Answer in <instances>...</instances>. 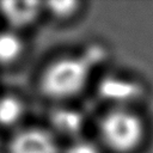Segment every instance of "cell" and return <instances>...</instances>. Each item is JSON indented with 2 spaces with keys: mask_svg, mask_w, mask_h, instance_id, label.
<instances>
[{
  "mask_svg": "<svg viewBox=\"0 0 153 153\" xmlns=\"http://www.w3.org/2000/svg\"><path fill=\"white\" fill-rule=\"evenodd\" d=\"M92 66L82 55H66L50 61L42 71L38 87L53 100H67L84 91Z\"/></svg>",
  "mask_w": 153,
  "mask_h": 153,
  "instance_id": "cell-1",
  "label": "cell"
},
{
  "mask_svg": "<svg viewBox=\"0 0 153 153\" xmlns=\"http://www.w3.org/2000/svg\"><path fill=\"white\" fill-rule=\"evenodd\" d=\"M100 145L115 153H131L137 149L146 134L142 118L128 108H112L99 121Z\"/></svg>",
  "mask_w": 153,
  "mask_h": 153,
  "instance_id": "cell-2",
  "label": "cell"
},
{
  "mask_svg": "<svg viewBox=\"0 0 153 153\" xmlns=\"http://www.w3.org/2000/svg\"><path fill=\"white\" fill-rule=\"evenodd\" d=\"M8 153H61L57 137L48 129L26 127L18 129L7 145Z\"/></svg>",
  "mask_w": 153,
  "mask_h": 153,
  "instance_id": "cell-3",
  "label": "cell"
},
{
  "mask_svg": "<svg viewBox=\"0 0 153 153\" xmlns=\"http://www.w3.org/2000/svg\"><path fill=\"white\" fill-rule=\"evenodd\" d=\"M43 12V4L37 1L0 2V17L5 20L8 29L18 32L33 25Z\"/></svg>",
  "mask_w": 153,
  "mask_h": 153,
  "instance_id": "cell-4",
  "label": "cell"
},
{
  "mask_svg": "<svg viewBox=\"0 0 153 153\" xmlns=\"http://www.w3.org/2000/svg\"><path fill=\"white\" fill-rule=\"evenodd\" d=\"M99 93L103 98L110 100L114 108H127L140 96V86L126 78L110 75L104 78L99 84Z\"/></svg>",
  "mask_w": 153,
  "mask_h": 153,
  "instance_id": "cell-5",
  "label": "cell"
},
{
  "mask_svg": "<svg viewBox=\"0 0 153 153\" xmlns=\"http://www.w3.org/2000/svg\"><path fill=\"white\" fill-rule=\"evenodd\" d=\"M50 128H48L56 137L62 135L67 139L74 140L80 137L84 129V117L82 115L71 108H57L49 116Z\"/></svg>",
  "mask_w": 153,
  "mask_h": 153,
  "instance_id": "cell-6",
  "label": "cell"
},
{
  "mask_svg": "<svg viewBox=\"0 0 153 153\" xmlns=\"http://www.w3.org/2000/svg\"><path fill=\"white\" fill-rule=\"evenodd\" d=\"M25 43L18 31L6 27L0 31V66H12L24 55Z\"/></svg>",
  "mask_w": 153,
  "mask_h": 153,
  "instance_id": "cell-7",
  "label": "cell"
},
{
  "mask_svg": "<svg viewBox=\"0 0 153 153\" xmlns=\"http://www.w3.org/2000/svg\"><path fill=\"white\" fill-rule=\"evenodd\" d=\"M24 100L13 93L0 96V127L14 128L25 116Z\"/></svg>",
  "mask_w": 153,
  "mask_h": 153,
  "instance_id": "cell-8",
  "label": "cell"
},
{
  "mask_svg": "<svg viewBox=\"0 0 153 153\" xmlns=\"http://www.w3.org/2000/svg\"><path fill=\"white\" fill-rule=\"evenodd\" d=\"M81 4L78 1H53L43 4L44 12L59 20H68L74 18L80 11Z\"/></svg>",
  "mask_w": 153,
  "mask_h": 153,
  "instance_id": "cell-9",
  "label": "cell"
},
{
  "mask_svg": "<svg viewBox=\"0 0 153 153\" xmlns=\"http://www.w3.org/2000/svg\"><path fill=\"white\" fill-rule=\"evenodd\" d=\"M63 153H102V148L100 145L80 136L71 140L65 147Z\"/></svg>",
  "mask_w": 153,
  "mask_h": 153,
  "instance_id": "cell-10",
  "label": "cell"
}]
</instances>
